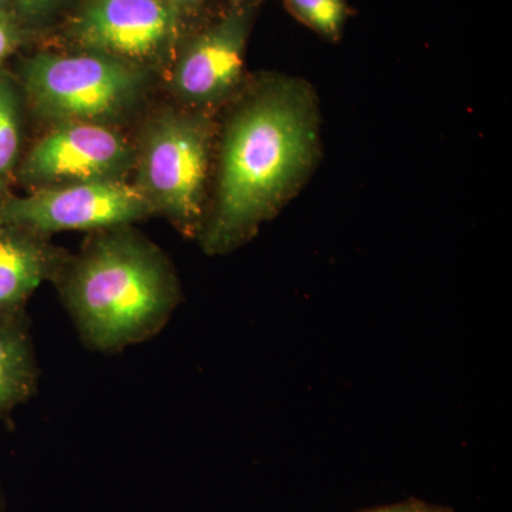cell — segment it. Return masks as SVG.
<instances>
[{"mask_svg":"<svg viewBox=\"0 0 512 512\" xmlns=\"http://www.w3.org/2000/svg\"><path fill=\"white\" fill-rule=\"evenodd\" d=\"M234 99L218 144L214 197L197 238L208 255L251 241L301 188L318 156V107L308 86L264 77Z\"/></svg>","mask_w":512,"mask_h":512,"instance_id":"1","label":"cell"},{"mask_svg":"<svg viewBox=\"0 0 512 512\" xmlns=\"http://www.w3.org/2000/svg\"><path fill=\"white\" fill-rule=\"evenodd\" d=\"M53 284L83 345L106 355L157 336L183 302L174 265L133 225L89 234Z\"/></svg>","mask_w":512,"mask_h":512,"instance_id":"2","label":"cell"},{"mask_svg":"<svg viewBox=\"0 0 512 512\" xmlns=\"http://www.w3.org/2000/svg\"><path fill=\"white\" fill-rule=\"evenodd\" d=\"M26 109L50 126L94 123L119 127L143 109L154 72L103 53L40 52L20 63Z\"/></svg>","mask_w":512,"mask_h":512,"instance_id":"3","label":"cell"},{"mask_svg":"<svg viewBox=\"0 0 512 512\" xmlns=\"http://www.w3.org/2000/svg\"><path fill=\"white\" fill-rule=\"evenodd\" d=\"M215 134L211 114L168 106L151 114L136 144L134 187L188 238H198L207 215Z\"/></svg>","mask_w":512,"mask_h":512,"instance_id":"4","label":"cell"},{"mask_svg":"<svg viewBox=\"0 0 512 512\" xmlns=\"http://www.w3.org/2000/svg\"><path fill=\"white\" fill-rule=\"evenodd\" d=\"M136 144L119 127L94 123L50 126L22 157L16 181L30 191L67 185L127 181Z\"/></svg>","mask_w":512,"mask_h":512,"instance_id":"5","label":"cell"},{"mask_svg":"<svg viewBox=\"0 0 512 512\" xmlns=\"http://www.w3.org/2000/svg\"><path fill=\"white\" fill-rule=\"evenodd\" d=\"M150 217L154 212L146 198L128 181L45 188L30 191L25 197L9 192L0 197V222L46 238L64 231L92 234Z\"/></svg>","mask_w":512,"mask_h":512,"instance_id":"6","label":"cell"},{"mask_svg":"<svg viewBox=\"0 0 512 512\" xmlns=\"http://www.w3.org/2000/svg\"><path fill=\"white\" fill-rule=\"evenodd\" d=\"M175 22L170 0H84L70 36L80 50L154 72L167 55Z\"/></svg>","mask_w":512,"mask_h":512,"instance_id":"7","label":"cell"},{"mask_svg":"<svg viewBox=\"0 0 512 512\" xmlns=\"http://www.w3.org/2000/svg\"><path fill=\"white\" fill-rule=\"evenodd\" d=\"M248 16L232 13L195 37L168 77L177 106L211 114L234 100L244 79Z\"/></svg>","mask_w":512,"mask_h":512,"instance_id":"8","label":"cell"},{"mask_svg":"<svg viewBox=\"0 0 512 512\" xmlns=\"http://www.w3.org/2000/svg\"><path fill=\"white\" fill-rule=\"evenodd\" d=\"M69 252L18 225L0 222V322L26 313L43 282H53Z\"/></svg>","mask_w":512,"mask_h":512,"instance_id":"9","label":"cell"},{"mask_svg":"<svg viewBox=\"0 0 512 512\" xmlns=\"http://www.w3.org/2000/svg\"><path fill=\"white\" fill-rule=\"evenodd\" d=\"M28 312L0 322V420L28 402L39 386Z\"/></svg>","mask_w":512,"mask_h":512,"instance_id":"10","label":"cell"},{"mask_svg":"<svg viewBox=\"0 0 512 512\" xmlns=\"http://www.w3.org/2000/svg\"><path fill=\"white\" fill-rule=\"evenodd\" d=\"M25 97L18 77L0 67V197L9 194L22 160Z\"/></svg>","mask_w":512,"mask_h":512,"instance_id":"11","label":"cell"},{"mask_svg":"<svg viewBox=\"0 0 512 512\" xmlns=\"http://www.w3.org/2000/svg\"><path fill=\"white\" fill-rule=\"evenodd\" d=\"M289 8L303 23L322 33L335 37L345 20L343 0H288Z\"/></svg>","mask_w":512,"mask_h":512,"instance_id":"12","label":"cell"},{"mask_svg":"<svg viewBox=\"0 0 512 512\" xmlns=\"http://www.w3.org/2000/svg\"><path fill=\"white\" fill-rule=\"evenodd\" d=\"M67 2L69 0H0V13L26 33L30 26L45 22Z\"/></svg>","mask_w":512,"mask_h":512,"instance_id":"13","label":"cell"},{"mask_svg":"<svg viewBox=\"0 0 512 512\" xmlns=\"http://www.w3.org/2000/svg\"><path fill=\"white\" fill-rule=\"evenodd\" d=\"M25 35L16 23L0 13V67L23 45Z\"/></svg>","mask_w":512,"mask_h":512,"instance_id":"14","label":"cell"},{"mask_svg":"<svg viewBox=\"0 0 512 512\" xmlns=\"http://www.w3.org/2000/svg\"><path fill=\"white\" fill-rule=\"evenodd\" d=\"M421 505V501L409 500L404 503L384 505V507L373 508L365 512H417Z\"/></svg>","mask_w":512,"mask_h":512,"instance_id":"15","label":"cell"},{"mask_svg":"<svg viewBox=\"0 0 512 512\" xmlns=\"http://www.w3.org/2000/svg\"><path fill=\"white\" fill-rule=\"evenodd\" d=\"M9 500L8 494H6L5 485L0 480V512L8 510Z\"/></svg>","mask_w":512,"mask_h":512,"instance_id":"16","label":"cell"},{"mask_svg":"<svg viewBox=\"0 0 512 512\" xmlns=\"http://www.w3.org/2000/svg\"><path fill=\"white\" fill-rule=\"evenodd\" d=\"M417 512H451V511L446 510V508L431 507V505L421 503L419 510H417Z\"/></svg>","mask_w":512,"mask_h":512,"instance_id":"17","label":"cell"},{"mask_svg":"<svg viewBox=\"0 0 512 512\" xmlns=\"http://www.w3.org/2000/svg\"><path fill=\"white\" fill-rule=\"evenodd\" d=\"M171 5L174 6V3H177V5H185V3H195L198 2V0H170Z\"/></svg>","mask_w":512,"mask_h":512,"instance_id":"18","label":"cell"}]
</instances>
